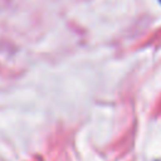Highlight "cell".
Listing matches in <instances>:
<instances>
[{
  "label": "cell",
  "instance_id": "obj_1",
  "mask_svg": "<svg viewBox=\"0 0 161 161\" xmlns=\"http://www.w3.org/2000/svg\"><path fill=\"white\" fill-rule=\"evenodd\" d=\"M160 3H161V0H160Z\"/></svg>",
  "mask_w": 161,
  "mask_h": 161
}]
</instances>
